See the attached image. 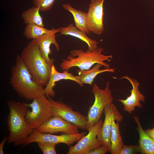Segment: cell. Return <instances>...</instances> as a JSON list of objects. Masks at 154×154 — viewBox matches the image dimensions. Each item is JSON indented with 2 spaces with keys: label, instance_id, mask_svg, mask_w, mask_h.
Returning <instances> with one entry per match:
<instances>
[{
  "label": "cell",
  "instance_id": "1",
  "mask_svg": "<svg viewBox=\"0 0 154 154\" xmlns=\"http://www.w3.org/2000/svg\"><path fill=\"white\" fill-rule=\"evenodd\" d=\"M7 103L9 111L7 119L9 133L7 143H13L15 146L24 145L33 130L25 118L28 104L11 100Z\"/></svg>",
  "mask_w": 154,
  "mask_h": 154
},
{
  "label": "cell",
  "instance_id": "2",
  "mask_svg": "<svg viewBox=\"0 0 154 154\" xmlns=\"http://www.w3.org/2000/svg\"><path fill=\"white\" fill-rule=\"evenodd\" d=\"M10 82L21 98L27 100L45 96L44 88L32 78L21 55L18 54L15 64L11 68Z\"/></svg>",
  "mask_w": 154,
  "mask_h": 154
},
{
  "label": "cell",
  "instance_id": "3",
  "mask_svg": "<svg viewBox=\"0 0 154 154\" xmlns=\"http://www.w3.org/2000/svg\"><path fill=\"white\" fill-rule=\"evenodd\" d=\"M21 55L33 79L39 85L46 86L50 79L52 66L42 56L36 39L28 44Z\"/></svg>",
  "mask_w": 154,
  "mask_h": 154
},
{
  "label": "cell",
  "instance_id": "4",
  "mask_svg": "<svg viewBox=\"0 0 154 154\" xmlns=\"http://www.w3.org/2000/svg\"><path fill=\"white\" fill-rule=\"evenodd\" d=\"M104 49L97 48L94 50L91 51L88 50L86 51L82 49H73L70 52L66 59H64L60 66L64 71L68 70L74 67H78L80 70H88L94 64L99 63L105 68L110 67V65L104 61H110L113 56L105 55L102 54Z\"/></svg>",
  "mask_w": 154,
  "mask_h": 154
},
{
  "label": "cell",
  "instance_id": "5",
  "mask_svg": "<svg viewBox=\"0 0 154 154\" xmlns=\"http://www.w3.org/2000/svg\"><path fill=\"white\" fill-rule=\"evenodd\" d=\"M92 86V91L95 100L93 104L89 109L87 116L88 121V131L101 119L106 106L112 104L113 101L109 82H107L104 89L100 88L96 84Z\"/></svg>",
  "mask_w": 154,
  "mask_h": 154
},
{
  "label": "cell",
  "instance_id": "6",
  "mask_svg": "<svg viewBox=\"0 0 154 154\" xmlns=\"http://www.w3.org/2000/svg\"><path fill=\"white\" fill-rule=\"evenodd\" d=\"M28 105L31 110H27L25 118L33 129H37L52 116L51 103L46 96L35 98Z\"/></svg>",
  "mask_w": 154,
  "mask_h": 154
},
{
  "label": "cell",
  "instance_id": "7",
  "mask_svg": "<svg viewBox=\"0 0 154 154\" xmlns=\"http://www.w3.org/2000/svg\"><path fill=\"white\" fill-rule=\"evenodd\" d=\"M48 98L51 103L52 116H59L75 125L78 128L88 131L87 116L78 112L73 111L71 107L63 102L54 101L50 96Z\"/></svg>",
  "mask_w": 154,
  "mask_h": 154
},
{
  "label": "cell",
  "instance_id": "8",
  "mask_svg": "<svg viewBox=\"0 0 154 154\" xmlns=\"http://www.w3.org/2000/svg\"><path fill=\"white\" fill-rule=\"evenodd\" d=\"M86 131L74 134L66 133L60 135L50 133H43L33 129L23 145L26 146L33 143L48 142L56 144L64 143L69 146L78 141L86 134Z\"/></svg>",
  "mask_w": 154,
  "mask_h": 154
},
{
  "label": "cell",
  "instance_id": "9",
  "mask_svg": "<svg viewBox=\"0 0 154 154\" xmlns=\"http://www.w3.org/2000/svg\"><path fill=\"white\" fill-rule=\"evenodd\" d=\"M103 123L102 119L95 124L85 135L73 146H69L67 154H87L90 151L102 145L97 138L99 131Z\"/></svg>",
  "mask_w": 154,
  "mask_h": 154
},
{
  "label": "cell",
  "instance_id": "10",
  "mask_svg": "<svg viewBox=\"0 0 154 154\" xmlns=\"http://www.w3.org/2000/svg\"><path fill=\"white\" fill-rule=\"evenodd\" d=\"M105 119L97 135V138L102 145L106 146L111 151L110 138L113 120L119 122L123 117L116 106L113 104L107 105L104 110Z\"/></svg>",
  "mask_w": 154,
  "mask_h": 154
},
{
  "label": "cell",
  "instance_id": "11",
  "mask_svg": "<svg viewBox=\"0 0 154 154\" xmlns=\"http://www.w3.org/2000/svg\"><path fill=\"white\" fill-rule=\"evenodd\" d=\"M106 0H91L87 15V25L88 30L99 35L104 30L103 4Z\"/></svg>",
  "mask_w": 154,
  "mask_h": 154
},
{
  "label": "cell",
  "instance_id": "12",
  "mask_svg": "<svg viewBox=\"0 0 154 154\" xmlns=\"http://www.w3.org/2000/svg\"><path fill=\"white\" fill-rule=\"evenodd\" d=\"M78 128L73 124L59 116H52L36 129L43 133L54 134L64 132L66 133L74 134L79 133Z\"/></svg>",
  "mask_w": 154,
  "mask_h": 154
},
{
  "label": "cell",
  "instance_id": "13",
  "mask_svg": "<svg viewBox=\"0 0 154 154\" xmlns=\"http://www.w3.org/2000/svg\"><path fill=\"white\" fill-rule=\"evenodd\" d=\"M120 78L127 80L131 83L132 87L130 90V95L127 97L126 99L117 100L123 104L124 110L131 113L135 110L136 107L142 108L140 102H144L145 98L144 95L139 90V83L137 80L127 76H123Z\"/></svg>",
  "mask_w": 154,
  "mask_h": 154
},
{
  "label": "cell",
  "instance_id": "14",
  "mask_svg": "<svg viewBox=\"0 0 154 154\" xmlns=\"http://www.w3.org/2000/svg\"><path fill=\"white\" fill-rule=\"evenodd\" d=\"M60 31V28H53L47 33L36 39L42 56L47 63L52 66L54 64V60L49 57V55L52 53L50 47L51 45L53 44L56 50H59L60 47L55 38V34Z\"/></svg>",
  "mask_w": 154,
  "mask_h": 154
},
{
  "label": "cell",
  "instance_id": "15",
  "mask_svg": "<svg viewBox=\"0 0 154 154\" xmlns=\"http://www.w3.org/2000/svg\"><path fill=\"white\" fill-rule=\"evenodd\" d=\"M63 80L73 81L78 83L81 87H82L81 83L76 80L75 76L72 73L69 72L68 70L64 71L62 72H58L56 70L53 64L52 66L49 80L44 88V94L47 98L49 96L51 98L54 97L55 92L53 88L56 85V82Z\"/></svg>",
  "mask_w": 154,
  "mask_h": 154
},
{
  "label": "cell",
  "instance_id": "16",
  "mask_svg": "<svg viewBox=\"0 0 154 154\" xmlns=\"http://www.w3.org/2000/svg\"><path fill=\"white\" fill-rule=\"evenodd\" d=\"M103 65L99 63H97L91 69L86 70H78L77 72L78 76H75V78L81 84L82 87L83 84H89L92 86L94 79L99 74L108 72H115L114 68L110 67L105 68L104 69H100Z\"/></svg>",
  "mask_w": 154,
  "mask_h": 154
},
{
  "label": "cell",
  "instance_id": "17",
  "mask_svg": "<svg viewBox=\"0 0 154 154\" xmlns=\"http://www.w3.org/2000/svg\"><path fill=\"white\" fill-rule=\"evenodd\" d=\"M60 31L59 35H68L77 38L86 42L88 46V49L91 51L98 47V42L88 37L86 33L78 30L73 24L70 23L66 27L60 28Z\"/></svg>",
  "mask_w": 154,
  "mask_h": 154
},
{
  "label": "cell",
  "instance_id": "18",
  "mask_svg": "<svg viewBox=\"0 0 154 154\" xmlns=\"http://www.w3.org/2000/svg\"><path fill=\"white\" fill-rule=\"evenodd\" d=\"M138 128L139 138V141L140 153L143 154H154V141L145 133L141 125L139 117H133Z\"/></svg>",
  "mask_w": 154,
  "mask_h": 154
},
{
  "label": "cell",
  "instance_id": "19",
  "mask_svg": "<svg viewBox=\"0 0 154 154\" xmlns=\"http://www.w3.org/2000/svg\"><path fill=\"white\" fill-rule=\"evenodd\" d=\"M63 8L70 13L74 18L75 26L79 30L86 34L90 33L87 25V15L85 12L73 7L68 3L62 5Z\"/></svg>",
  "mask_w": 154,
  "mask_h": 154
},
{
  "label": "cell",
  "instance_id": "20",
  "mask_svg": "<svg viewBox=\"0 0 154 154\" xmlns=\"http://www.w3.org/2000/svg\"><path fill=\"white\" fill-rule=\"evenodd\" d=\"M113 120L110 138L111 147L110 153L112 154H119L124 145L122 140L119 129V123H116Z\"/></svg>",
  "mask_w": 154,
  "mask_h": 154
},
{
  "label": "cell",
  "instance_id": "21",
  "mask_svg": "<svg viewBox=\"0 0 154 154\" xmlns=\"http://www.w3.org/2000/svg\"><path fill=\"white\" fill-rule=\"evenodd\" d=\"M39 11V7L34 6L22 12L21 18L26 25L35 24L44 27L43 19Z\"/></svg>",
  "mask_w": 154,
  "mask_h": 154
},
{
  "label": "cell",
  "instance_id": "22",
  "mask_svg": "<svg viewBox=\"0 0 154 154\" xmlns=\"http://www.w3.org/2000/svg\"><path fill=\"white\" fill-rule=\"evenodd\" d=\"M50 30L35 24H28L23 32L25 37L29 39H36L49 32Z\"/></svg>",
  "mask_w": 154,
  "mask_h": 154
},
{
  "label": "cell",
  "instance_id": "23",
  "mask_svg": "<svg viewBox=\"0 0 154 154\" xmlns=\"http://www.w3.org/2000/svg\"><path fill=\"white\" fill-rule=\"evenodd\" d=\"M55 0H32L34 6L38 7L40 11L46 12L50 10Z\"/></svg>",
  "mask_w": 154,
  "mask_h": 154
},
{
  "label": "cell",
  "instance_id": "24",
  "mask_svg": "<svg viewBox=\"0 0 154 154\" xmlns=\"http://www.w3.org/2000/svg\"><path fill=\"white\" fill-rule=\"evenodd\" d=\"M38 147L44 154H56V144L48 142L37 143Z\"/></svg>",
  "mask_w": 154,
  "mask_h": 154
},
{
  "label": "cell",
  "instance_id": "25",
  "mask_svg": "<svg viewBox=\"0 0 154 154\" xmlns=\"http://www.w3.org/2000/svg\"><path fill=\"white\" fill-rule=\"evenodd\" d=\"M140 153L139 145H124L119 154H135Z\"/></svg>",
  "mask_w": 154,
  "mask_h": 154
},
{
  "label": "cell",
  "instance_id": "26",
  "mask_svg": "<svg viewBox=\"0 0 154 154\" xmlns=\"http://www.w3.org/2000/svg\"><path fill=\"white\" fill-rule=\"evenodd\" d=\"M109 150L105 145H102L100 146L89 151L87 154H105Z\"/></svg>",
  "mask_w": 154,
  "mask_h": 154
},
{
  "label": "cell",
  "instance_id": "27",
  "mask_svg": "<svg viewBox=\"0 0 154 154\" xmlns=\"http://www.w3.org/2000/svg\"><path fill=\"white\" fill-rule=\"evenodd\" d=\"M145 133L154 141V127L145 130Z\"/></svg>",
  "mask_w": 154,
  "mask_h": 154
},
{
  "label": "cell",
  "instance_id": "28",
  "mask_svg": "<svg viewBox=\"0 0 154 154\" xmlns=\"http://www.w3.org/2000/svg\"><path fill=\"white\" fill-rule=\"evenodd\" d=\"M8 138L5 137L3 139V141L0 144V154H4V152L3 151V147L4 145L5 142L7 141Z\"/></svg>",
  "mask_w": 154,
  "mask_h": 154
}]
</instances>
